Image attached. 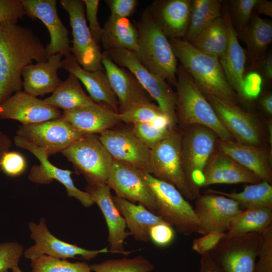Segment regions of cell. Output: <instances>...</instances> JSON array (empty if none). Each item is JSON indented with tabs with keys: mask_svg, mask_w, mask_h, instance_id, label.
I'll return each mask as SVG.
<instances>
[{
	"mask_svg": "<svg viewBox=\"0 0 272 272\" xmlns=\"http://www.w3.org/2000/svg\"><path fill=\"white\" fill-rule=\"evenodd\" d=\"M62 67L75 75L84 85L95 103L119 113L117 99L110 85L103 66L94 71H86L71 53L62 59Z\"/></svg>",
	"mask_w": 272,
	"mask_h": 272,
	"instance_id": "cell-25",
	"label": "cell"
},
{
	"mask_svg": "<svg viewBox=\"0 0 272 272\" xmlns=\"http://www.w3.org/2000/svg\"><path fill=\"white\" fill-rule=\"evenodd\" d=\"M12 145V140L7 134L0 130V161L3 155L10 150Z\"/></svg>",
	"mask_w": 272,
	"mask_h": 272,
	"instance_id": "cell-56",
	"label": "cell"
},
{
	"mask_svg": "<svg viewBox=\"0 0 272 272\" xmlns=\"http://www.w3.org/2000/svg\"><path fill=\"white\" fill-rule=\"evenodd\" d=\"M207 193L222 195L230 198L239 205L241 209L272 208V185L267 181L246 186L239 192H226L209 189Z\"/></svg>",
	"mask_w": 272,
	"mask_h": 272,
	"instance_id": "cell-36",
	"label": "cell"
},
{
	"mask_svg": "<svg viewBox=\"0 0 272 272\" xmlns=\"http://www.w3.org/2000/svg\"><path fill=\"white\" fill-rule=\"evenodd\" d=\"M62 112L23 91H18L0 104V118L28 125L60 117Z\"/></svg>",
	"mask_w": 272,
	"mask_h": 272,
	"instance_id": "cell-20",
	"label": "cell"
},
{
	"mask_svg": "<svg viewBox=\"0 0 272 272\" xmlns=\"http://www.w3.org/2000/svg\"><path fill=\"white\" fill-rule=\"evenodd\" d=\"M257 14H263L272 17V2L267 0H258L254 8Z\"/></svg>",
	"mask_w": 272,
	"mask_h": 272,
	"instance_id": "cell-55",
	"label": "cell"
},
{
	"mask_svg": "<svg viewBox=\"0 0 272 272\" xmlns=\"http://www.w3.org/2000/svg\"><path fill=\"white\" fill-rule=\"evenodd\" d=\"M113 17L128 18L135 12L139 4L137 0H105Z\"/></svg>",
	"mask_w": 272,
	"mask_h": 272,
	"instance_id": "cell-51",
	"label": "cell"
},
{
	"mask_svg": "<svg viewBox=\"0 0 272 272\" xmlns=\"http://www.w3.org/2000/svg\"><path fill=\"white\" fill-rule=\"evenodd\" d=\"M257 72L262 77L263 84L270 85L272 81V52L267 51L265 56L251 69Z\"/></svg>",
	"mask_w": 272,
	"mask_h": 272,
	"instance_id": "cell-52",
	"label": "cell"
},
{
	"mask_svg": "<svg viewBox=\"0 0 272 272\" xmlns=\"http://www.w3.org/2000/svg\"><path fill=\"white\" fill-rule=\"evenodd\" d=\"M62 57L58 53L52 54L45 61L25 66L22 71L23 91L35 97L52 93L62 82L57 75Z\"/></svg>",
	"mask_w": 272,
	"mask_h": 272,
	"instance_id": "cell-27",
	"label": "cell"
},
{
	"mask_svg": "<svg viewBox=\"0 0 272 272\" xmlns=\"http://www.w3.org/2000/svg\"><path fill=\"white\" fill-rule=\"evenodd\" d=\"M48 57L45 46L32 29L11 22L0 23V104L22 90L25 66Z\"/></svg>",
	"mask_w": 272,
	"mask_h": 272,
	"instance_id": "cell-1",
	"label": "cell"
},
{
	"mask_svg": "<svg viewBox=\"0 0 272 272\" xmlns=\"http://www.w3.org/2000/svg\"><path fill=\"white\" fill-rule=\"evenodd\" d=\"M143 171L114 160L107 184L115 196L136 202L156 214L157 207L153 191Z\"/></svg>",
	"mask_w": 272,
	"mask_h": 272,
	"instance_id": "cell-15",
	"label": "cell"
},
{
	"mask_svg": "<svg viewBox=\"0 0 272 272\" xmlns=\"http://www.w3.org/2000/svg\"><path fill=\"white\" fill-rule=\"evenodd\" d=\"M180 130L182 168L196 199L200 194L204 172L217 148L219 138L214 131L199 124H193Z\"/></svg>",
	"mask_w": 272,
	"mask_h": 272,
	"instance_id": "cell-5",
	"label": "cell"
},
{
	"mask_svg": "<svg viewBox=\"0 0 272 272\" xmlns=\"http://www.w3.org/2000/svg\"><path fill=\"white\" fill-rule=\"evenodd\" d=\"M138 46L132 52L139 61L152 73L175 87L177 59L169 39L155 23L147 8L136 24Z\"/></svg>",
	"mask_w": 272,
	"mask_h": 272,
	"instance_id": "cell-3",
	"label": "cell"
},
{
	"mask_svg": "<svg viewBox=\"0 0 272 272\" xmlns=\"http://www.w3.org/2000/svg\"><path fill=\"white\" fill-rule=\"evenodd\" d=\"M192 0H155L147 9L164 35L183 39L187 30Z\"/></svg>",
	"mask_w": 272,
	"mask_h": 272,
	"instance_id": "cell-26",
	"label": "cell"
},
{
	"mask_svg": "<svg viewBox=\"0 0 272 272\" xmlns=\"http://www.w3.org/2000/svg\"><path fill=\"white\" fill-rule=\"evenodd\" d=\"M194 211L197 220L196 233L227 231L233 218L242 209L234 200L222 195L207 193L195 199Z\"/></svg>",
	"mask_w": 272,
	"mask_h": 272,
	"instance_id": "cell-14",
	"label": "cell"
},
{
	"mask_svg": "<svg viewBox=\"0 0 272 272\" xmlns=\"http://www.w3.org/2000/svg\"><path fill=\"white\" fill-rule=\"evenodd\" d=\"M175 233L172 227L163 222L153 226L149 231V237L159 246H166L173 240Z\"/></svg>",
	"mask_w": 272,
	"mask_h": 272,
	"instance_id": "cell-50",
	"label": "cell"
},
{
	"mask_svg": "<svg viewBox=\"0 0 272 272\" xmlns=\"http://www.w3.org/2000/svg\"><path fill=\"white\" fill-rule=\"evenodd\" d=\"M261 110L268 117L272 116V93L270 91L261 92L256 99Z\"/></svg>",
	"mask_w": 272,
	"mask_h": 272,
	"instance_id": "cell-54",
	"label": "cell"
},
{
	"mask_svg": "<svg viewBox=\"0 0 272 272\" xmlns=\"http://www.w3.org/2000/svg\"><path fill=\"white\" fill-rule=\"evenodd\" d=\"M222 15L228 29V44L224 55L220 62L227 80L237 94L240 103L245 109L250 111L253 107L244 94L243 86L247 60L246 51L241 46L238 35L232 24L225 1H223Z\"/></svg>",
	"mask_w": 272,
	"mask_h": 272,
	"instance_id": "cell-22",
	"label": "cell"
},
{
	"mask_svg": "<svg viewBox=\"0 0 272 272\" xmlns=\"http://www.w3.org/2000/svg\"><path fill=\"white\" fill-rule=\"evenodd\" d=\"M60 4L70 18L73 35L71 54L86 71H94L102 68V52L87 24L83 0H61Z\"/></svg>",
	"mask_w": 272,
	"mask_h": 272,
	"instance_id": "cell-12",
	"label": "cell"
},
{
	"mask_svg": "<svg viewBox=\"0 0 272 272\" xmlns=\"http://www.w3.org/2000/svg\"><path fill=\"white\" fill-rule=\"evenodd\" d=\"M14 143L16 146L31 152L40 162L39 165L33 166L30 170L28 178L31 181L48 184L53 180H56L64 185L69 197L76 198L85 207H90L95 203L88 192L75 186L71 176L72 171L54 166L49 161V157L42 149L27 143L18 136L15 135L14 138Z\"/></svg>",
	"mask_w": 272,
	"mask_h": 272,
	"instance_id": "cell-17",
	"label": "cell"
},
{
	"mask_svg": "<svg viewBox=\"0 0 272 272\" xmlns=\"http://www.w3.org/2000/svg\"><path fill=\"white\" fill-rule=\"evenodd\" d=\"M27 162L20 153L9 151L2 156L0 161V170L6 175L15 177L21 175L26 170Z\"/></svg>",
	"mask_w": 272,
	"mask_h": 272,
	"instance_id": "cell-43",
	"label": "cell"
},
{
	"mask_svg": "<svg viewBox=\"0 0 272 272\" xmlns=\"http://www.w3.org/2000/svg\"><path fill=\"white\" fill-rule=\"evenodd\" d=\"M26 16L40 20L47 28L50 41L45 46L48 56L58 53L65 56L71 53L69 31L61 22L56 0H22Z\"/></svg>",
	"mask_w": 272,
	"mask_h": 272,
	"instance_id": "cell-19",
	"label": "cell"
},
{
	"mask_svg": "<svg viewBox=\"0 0 272 272\" xmlns=\"http://www.w3.org/2000/svg\"><path fill=\"white\" fill-rule=\"evenodd\" d=\"M62 116L84 134H99L121 122L119 113L97 104L63 111Z\"/></svg>",
	"mask_w": 272,
	"mask_h": 272,
	"instance_id": "cell-29",
	"label": "cell"
},
{
	"mask_svg": "<svg viewBox=\"0 0 272 272\" xmlns=\"http://www.w3.org/2000/svg\"><path fill=\"white\" fill-rule=\"evenodd\" d=\"M44 100L48 104L63 111L95 104L85 92L79 79L71 73L50 96Z\"/></svg>",
	"mask_w": 272,
	"mask_h": 272,
	"instance_id": "cell-33",
	"label": "cell"
},
{
	"mask_svg": "<svg viewBox=\"0 0 272 272\" xmlns=\"http://www.w3.org/2000/svg\"><path fill=\"white\" fill-rule=\"evenodd\" d=\"M95 272H150L154 265L144 256L107 259L90 265Z\"/></svg>",
	"mask_w": 272,
	"mask_h": 272,
	"instance_id": "cell-39",
	"label": "cell"
},
{
	"mask_svg": "<svg viewBox=\"0 0 272 272\" xmlns=\"http://www.w3.org/2000/svg\"><path fill=\"white\" fill-rule=\"evenodd\" d=\"M103 66L111 88L118 102L119 113L153 100L136 78L124 67L119 66L102 52Z\"/></svg>",
	"mask_w": 272,
	"mask_h": 272,
	"instance_id": "cell-21",
	"label": "cell"
},
{
	"mask_svg": "<svg viewBox=\"0 0 272 272\" xmlns=\"http://www.w3.org/2000/svg\"><path fill=\"white\" fill-rule=\"evenodd\" d=\"M134 134L150 149L165 139L171 128L155 125L139 123L131 128Z\"/></svg>",
	"mask_w": 272,
	"mask_h": 272,
	"instance_id": "cell-42",
	"label": "cell"
},
{
	"mask_svg": "<svg viewBox=\"0 0 272 272\" xmlns=\"http://www.w3.org/2000/svg\"><path fill=\"white\" fill-rule=\"evenodd\" d=\"M144 175L155 196L156 215L180 234L190 235L196 233L194 209L180 192L173 185L147 172H144Z\"/></svg>",
	"mask_w": 272,
	"mask_h": 272,
	"instance_id": "cell-9",
	"label": "cell"
},
{
	"mask_svg": "<svg viewBox=\"0 0 272 272\" xmlns=\"http://www.w3.org/2000/svg\"><path fill=\"white\" fill-rule=\"evenodd\" d=\"M16 133L27 143L42 149L48 157L61 153L85 135L62 115L39 123L21 124Z\"/></svg>",
	"mask_w": 272,
	"mask_h": 272,
	"instance_id": "cell-11",
	"label": "cell"
},
{
	"mask_svg": "<svg viewBox=\"0 0 272 272\" xmlns=\"http://www.w3.org/2000/svg\"><path fill=\"white\" fill-rule=\"evenodd\" d=\"M205 97L234 141L254 146H269L266 124L263 125L262 117L258 113L212 96Z\"/></svg>",
	"mask_w": 272,
	"mask_h": 272,
	"instance_id": "cell-7",
	"label": "cell"
},
{
	"mask_svg": "<svg viewBox=\"0 0 272 272\" xmlns=\"http://www.w3.org/2000/svg\"><path fill=\"white\" fill-rule=\"evenodd\" d=\"M119 117L121 122L127 124L133 125L146 123L172 128L168 116L157 104L153 102L134 106L125 112L119 113Z\"/></svg>",
	"mask_w": 272,
	"mask_h": 272,
	"instance_id": "cell-38",
	"label": "cell"
},
{
	"mask_svg": "<svg viewBox=\"0 0 272 272\" xmlns=\"http://www.w3.org/2000/svg\"><path fill=\"white\" fill-rule=\"evenodd\" d=\"M176 77L175 113L178 128L182 130L193 124H199L214 131L221 140L234 141L205 96L181 64L177 66Z\"/></svg>",
	"mask_w": 272,
	"mask_h": 272,
	"instance_id": "cell-4",
	"label": "cell"
},
{
	"mask_svg": "<svg viewBox=\"0 0 272 272\" xmlns=\"http://www.w3.org/2000/svg\"><path fill=\"white\" fill-rule=\"evenodd\" d=\"M200 255L199 272H223L210 252Z\"/></svg>",
	"mask_w": 272,
	"mask_h": 272,
	"instance_id": "cell-53",
	"label": "cell"
},
{
	"mask_svg": "<svg viewBox=\"0 0 272 272\" xmlns=\"http://www.w3.org/2000/svg\"><path fill=\"white\" fill-rule=\"evenodd\" d=\"M85 8L86 19L89 23V29L94 41L99 44L103 32L97 18L100 1L98 0H83Z\"/></svg>",
	"mask_w": 272,
	"mask_h": 272,
	"instance_id": "cell-48",
	"label": "cell"
},
{
	"mask_svg": "<svg viewBox=\"0 0 272 272\" xmlns=\"http://www.w3.org/2000/svg\"><path fill=\"white\" fill-rule=\"evenodd\" d=\"M261 234L250 233L223 239L212 256L223 272H255Z\"/></svg>",
	"mask_w": 272,
	"mask_h": 272,
	"instance_id": "cell-13",
	"label": "cell"
},
{
	"mask_svg": "<svg viewBox=\"0 0 272 272\" xmlns=\"http://www.w3.org/2000/svg\"><path fill=\"white\" fill-rule=\"evenodd\" d=\"M98 137L114 160L148 172L150 149L131 129L111 128Z\"/></svg>",
	"mask_w": 272,
	"mask_h": 272,
	"instance_id": "cell-18",
	"label": "cell"
},
{
	"mask_svg": "<svg viewBox=\"0 0 272 272\" xmlns=\"http://www.w3.org/2000/svg\"><path fill=\"white\" fill-rule=\"evenodd\" d=\"M24 252L23 245L15 242L0 243V272H8L9 269L18 266Z\"/></svg>",
	"mask_w": 272,
	"mask_h": 272,
	"instance_id": "cell-45",
	"label": "cell"
},
{
	"mask_svg": "<svg viewBox=\"0 0 272 272\" xmlns=\"http://www.w3.org/2000/svg\"><path fill=\"white\" fill-rule=\"evenodd\" d=\"M29 228L31 232L30 237L35 243L24 251L23 254L25 257L30 259L43 255L60 259L80 255L84 259L89 260L100 253L109 252L107 247L99 250H88L59 239L49 232L44 218L40 219L39 224L29 222Z\"/></svg>",
	"mask_w": 272,
	"mask_h": 272,
	"instance_id": "cell-16",
	"label": "cell"
},
{
	"mask_svg": "<svg viewBox=\"0 0 272 272\" xmlns=\"http://www.w3.org/2000/svg\"><path fill=\"white\" fill-rule=\"evenodd\" d=\"M263 84V79L257 72L250 70L245 72L243 92L246 99L252 107L254 106V101L261 92Z\"/></svg>",
	"mask_w": 272,
	"mask_h": 272,
	"instance_id": "cell-46",
	"label": "cell"
},
{
	"mask_svg": "<svg viewBox=\"0 0 272 272\" xmlns=\"http://www.w3.org/2000/svg\"><path fill=\"white\" fill-rule=\"evenodd\" d=\"M223 1L192 0L188 27L183 38L193 44L199 33L222 16Z\"/></svg>",
	"mask_w": 272,
	"mask_h": 272,
	"instance_id": "cell-35",
	"label": "cell"
},
{
	"mask_svg": "<svg viewBox=\"0 0 272 272\" xmlns=\"http://www.w3.org/2000/svg\"><path fill=\"white\" fill-rule=\"evenodd\" d=\"M202 187L215 184H254L261 181L253 173L216 148L204 172Z\"/></svg>",
	"mask_w": 272,
	"mask_h": 272,
	"instance_id": "cell-28",
	"label": "cell"
},
{
	"mask_svg": "<svg viewBox=\"0 0 272 272\" xmlns=\"http://www.w3.org/2000/svg\"><path fill=\"white\" fill-rule=\"evenodd\" d=\"M246 44L252 69L265 55L272 41V21L260 18L253 11L248 25L238 35Z\"/></svg>",
	"mask_w": 272,
	"mask_h": 272,
	"instance_id": "cell-30",
	"label": "cell"
},
{
	"mask_svg": "<svg viewBox=\"0 0 272 272\" xmlns=\"http://www.w3.org/2000/svg\"><path fill=\"white\" fill-rule=\"evenodd\" d=\"M255 272H272V226L261 234Z\"/></svg>",
	"mask_w": 272,
	"mask_h": 272,
	"instance_id": "cell-44",
	"label": "cell"
},
{
	"mask_svg": "<svg viewBox=\"0 0 272 272\" xmlns=\"http://www.w3.org/2000/svg\"><path fill=\"white\" fill-rule=\"evenodd\" d=\"M13 272H23L18 266H16L12 269Z\"/></svg>",
	"mask_w": 272,
	"mask_h": 272,
	"instance_id": "cell-57",
	"label": "cell"
},
{
	"mask_svg": "<svg viewBox=\"0 0 272 272\" xmlns=\"http://www.w3.org/2000/svg\"><path fill=\"white\" fill-rule=\"evenodd\" d=\"M258 0L225 1L230 20L237 35L248 25Z\"/></svg>",
	"mask_w": 272,
	"mask_h": 272,
	"instance_id": "cell-41",
	"label": "cell"
},
{
	"mask_svg": "<svg viewBox=\"0 0 272 272\" xmlns=\"http://www.w3.org/2000/svg\"><path fill=\"white\" fill-rule=\"evenodd\" d=\"M181 130L171 128L168 135L150 149L148 173L173 185L187 199L195 198L185 178L181 157Z\"/></svg>",
	"mask_w": 272,
	"mask_h": 272,
	"instance_id": "cell-8",
	"label": "cell"
},
{
	"mask_svg": "<svg viewBox=\"0 0 272 272\" xmlns=\"http://www.w3.org/2000/svg\"><path fill=\"white\" fill-rule=\"evenodd\" d=\"M138 40L137 28L128 18L110 16L103 28L100 42L105 50L123 49L134 52Z\"/></svg>",
	"mask_w": 272,
	"mask_h": 272,
	"instance_id": "cell-32",
	"label": "cell"
},
{
	"mask_svg": "<svg viewBox=\"0 0 272 272\" xmlns=\"http://www.w3.org/2000/svg\"><path fill=\"white\" fill-rule=\"evenodd\" d=\"M228 44L227 27L222 15L199 33L192 45L200 50L220 59L224 55Z\"/></svg>",
	"mask_w": 272,
	"mask_h": 272,
	"instance_id": "cell-37",
	"label": "cell"
},
{
	"mask_svg": "<svg viewBox=\"0 0 272 272\" xmlns=\"http://www.w3.org/2000/svg\"><path fill=\"white\" fill-rule=\"evenodd\" d=\"M217 148L253 173L261 181L272 182V148L254 146L218 139Z\"/></svg>",
	"mask_w": 272,
	"mask_h": 272,
	"instance_id": "cell-24",
	"label": "cell"
},
{
	"mask_svg": "<svg viewBox=\"0 0 272 272\" xmlns=\"http://www.w3.org/2000/svg\"><path fill=\"white\" fill-rule=\"evenodd\" d=\"M103 53L116 64L126 69L133 75L168 116L171 127H177L175 113L176 93L171 85L163 78L144 67L132 51L123 49H114L105 50Z\"/></svg>",
	"mask_w": 272,
	"mask_h": 272,
	"instance_id": "cell-10",
	"label": "cell"
},
{
	"mask_svg": "<svg viewBox=\"0 0 272 272\" xmlns=\"http://www.w3.org/2000/svg\"><path fill=\"white\" fill-rule=\"evenodd\" d=\"M61 153L88 185L107 183L114 160L96 134L84 135Z\"/></svg>",
	"mask_w": 272,
	"mask_h": 272,
	"instance_id": "cell-6",
	"label": "cell"
},
{
	"mask_svg": "<svg viewBox=\"0 0 272 272\" xmlns=\"http://www.w3.org/2000/svg\"><path fill=\"white\" fill-rule=\"evenodd\" d=\"M31 272H91L85 262H71L47 255L31 259Z\"/></svg>",
	"mask_w": 272,
	"mask_h": 272,
	"instance_id": "cell-40",
	"label": "cell"
},
{
	"mask_svg": "<svg viewBox=\"0 0 272 272\" xmlns=\"http://www.w3.org/2000/svg\"><path fill=\"white\" fill-rule=\"evenodd\" d=\"M174 54L205 96L240 105L216 56L197 49L183 39H169Z\"/></svg>",
	"mask_w": 272,
	"mask_h": 272,
	"instance_id": "cell-2",
	"label": "cell"
},
{
	"mask_svg": "<svg viewBox=\"0 0 272 272\" xmlns=\"http://www.w3.org/2000/svg\"><path fill=\"white\" fill-rule=\"evenodd\" d=\"M110 188L107 183L88 185L86 192L101 210L108 230L109 252L112 254H129L124 248V240L130 233L125 231L126 225L113 199Z\"/></svg>",
	"mask_w": 272,
	"mask_h": 272,
	"instance_id": "cell-23",
	"label": "cell"
},
{
	"mask_svg": "<svg viewBox=\"0 0 272 272\" xmlns=\"http://www.w3.org/2000/svg\"><path fill=\"white\" fill-rule=\"evenodd\" d=\"M26 16L22 0H0V23H18Z\"/></svg>",
	"mask_w": 272,
	"mask_h": 272,
	"instance_id": "cell-47",
	"label": "cell"
},
{
	"mask_svg": "<svg viewBox=\"0 0 272 272\" xmlns=\"http://www.w3.org/2000/svg\"><path fill=\"white\" fill-rule=\"evenodd\" d=\"M272 208L242 210L232 220L224 239L250 233L262 234L271 225Z\"/></svg>",
	"mask_w": 272,
	"mask_h": 272,
	"instance_id": "cell-34",
	"label": "cell"
},
{
	"mask_svg": "<svg viewBox=\"0 0 272 272\" xmlns=\"http://www.w3.org/2000/svg\"><path fill=\"white\" fill-rule=\"evenodd\" d=\"M115 206L125 219L130 234L139 241H149L151 228L164 221L141 204L136 205L126 199L113 196Z\"/></svg>",
	"mask_w": 272,
	"mask_h": 272,
	"instance_id": "cell-31",
	"label": "cell"
},
{
	"mask_svg": "<svg viewBox=\"0 0 272 272\" xmlns=\"http://www.w3.org/2000/svg\"><path fill=\"white\" fill-rule=\"evenodd\" d=\"M226 233L211 232L193 240L192 248L200 255L215 249L225 237Z\"/></svg>",
	"mask_w": 272,
	"mask_h": 272,
	"instance_id": "cell-49",
	"label": "cell"
}]
</instances>
